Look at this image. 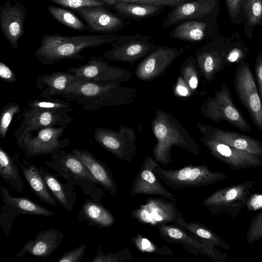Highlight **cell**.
<instances>
[{"label": "cell", "instance_id": "1", "mask_svg": "<svg viewBox=\"0 0 262 262\" xmlns=\"http://www.w3.org/2000/svg\"><path fill=\"white\" fill-rule=\"evenodd\" d=\"M119 35L100 34L64 36L60 34L43 35L34 54L42 64L52 65L63 59L83 60L81 52L89 48H97L114 42Z\"/></svg>", "mask_w": 262, "mask_h": 262}, {"label": "cell", "instance_id": "2", "mask_svg": "<svg viewBox=\"0 0 262 262\" xmlns=\"http://www.w3.org/2000/svg\"><path fill=\"white\" fill-rule=\"evenodd\" d=\"M60 96L67 101L82 105L84 110L94 112L105 106L130 103L138 97L136 89L96 83L81 77Z\"/></svg>", "mask_w": 262, "mask_h": 262}, {"label": "cell", "instance_id": "3", "mask_svg": "<svg viewBox=\"0 0 262 262\" xmlns=\"http://www.w3.org/2000/svg\"><path fill=\"white\" fill-rule=\"evenodd\" d=\"M151 129L157 143L153 148L154 159L164 166L172 162L171 149L177 146L195 155L200 148L188 130L170 113L158 109L151 120Z\"/></svg>", "mask_w": 262, "mask_h": 262}, {"label": "cell", "instance_id": "4", "mask_svg": "<svg viewBox=\"0 0 262 262\" xmlns=\"http://www.w3.org/2000/svg\"><path fill=\"white\" fill-rule=\"evenodd\" d=\"M51 155L52 161L46 162V164L58 173L57 177L70 185L79 186L84 196L102 203L103 190L97 186L96 179L75 154L60 149Z\"/></svg>", "mask_w": 262, "mask_h": 262}, {"label": "cell", "instance_id": "5", "mask_svg": "<svg viewBox=\"0 0 262 262\" xmlns=\"http://www.w3.org/2000/svg\"><path fill=\"white\" fill-rule=\"evenodd\" d=\"M154 172L165 185L176 190L208 186L227 178L224 172L210 170L206 164H189L178 169H166L158 164Z\"/></svg>", "mask_w": 262, "mask_h": 262}, {"label": "cell", "instance_id": "6", "mask_svg": "<svg viewBox=\"0 0 262 262\" xmlns=\"http://www.w3.org/2000/svg\"><path fill=\"white\" fill-rule=\"evenodd\" d=\"M201 114L210 121H225L242 133H251V127L233 102L231 92L223 83L213 97H209L200 107Z\"/></svg>", "mask_w": 262, "mask_h": 262}, {"label": "cell", "instance_id": "7", "mask_svg": "<svg viewBox=\"0 0 262 262\" xmlns=\"http://www.w3.org/2000/svg\"><path fill=\"white\" fill-rule=\"evenodd\" d=\"M257 181H247L219 189L202 201V205L214 215L228 213L235 218L251 194L253 186Z\"/></svg>", "mask_w": 262, "mask_h": 262}, {"label": "cell", "instance_id": "8", "mask_svg": "<svg viewBox=\"0 0 262 262\" xmlns=\"http://www.w3.org/2000/svg\"><path fill=\"white\" fill-rule=\"evenodd\" d=\"M157 228L161 238L170 244H180L189 253L207 256L215 262L226 261L227 253L222 252L212 243L197 237L184 228L172 224L160 225Z\"/></svg>", "mask_w": 262, "mask_h": 262}, {"label": "cell", "instance_id": "9", "mask_svg": "<svg viewBox=\"0 0 262 262\" xmlns=\"http://www.w3.org/2000/svg\"><path fill=\"white\" fill-rule=\"evenodd\" d=\"M66 128V125L52 126L28 133L17 144L27 158L52 154L70 144L68 138L60 139Z\"/></svg>", "mask_w": 262, "mask_h": 262}, {"label": "cell", "instance_id": "10", "mask_svg": "<svg viewBox=\"0 0 262 262\" xmlns=\"http://www.w3.org/2000/svg\"><path fill=\"white\" fill-rule=\"evenodd\" d=\"M175 203L162 198H148L131 212L134 219L150 226L172 224L180 228L186 221Z\"/></svg>", "mask_w": 262, "mask_h": 262}, {"label": "cell", "instance_id": "11", "mask_svg": "<svg viewBox=\"0 0 262 262\" xmlns=\"http://www.w3.org/2000/svg\"><path fill=\"white\" fill-rule=\"evenodd\" d=\"M233 83L241 103L248 111L256 128L262 130V104L252 71L247 62L243 61L237 66Z\"/></svg>", "mask_w": 262, "mask_h": 262}, {"label": "cell", "instance_id": "12", "mask_svg": "<svg viewBox=\"0 0 262 262\" xmlns=\"http://www.w3.org/2000/svg\"><path fill=\"white\" fill-rule=\"evenodd\" d=\"M151 37L135 33L119 35L112 43V48L105 51L103 56L113 62H123L134 65L146 57L157 47Z\"/></svg>", "mask_w": 262, "mask_h": 262}, {"label": "cell", "instance_id": "13", "mask_svg": "<svg viewBox=\"0 0 262 262\" xmlns=\"http://www.w3.org/2000/svg\"><path fill=\"white\" fill-rule=\"evenodd\" d=\"M94 138L104 149L128 163L137 155L135 131L129 126L121 124L117 131L98 127L94 131Z\"/></svg>", "mask_w": 262, "mask_h": 262}, {"label": "cell", "instance_id": "14", "mask_svg": "<svg viewBox=\"0 0 262 262\" xmlns=\"http://www.w3.org/2000/svg\"><path fill=\"white\" fill-rule=\"evenodd\" d=\"M67 72L88 80L102 84H117L128 82L134 74L123 68L112 66L101 56H91L87 62Z\"/></svg>", "mask_w": 262, "mask_h": 262}, {"label": "cell", "instance_id": "15", "mask_svg": "<svg viewBox=\"0 0 262 262\" xmlns=\"http://www.w3.org/2000/svg\"><path fill=\"white\" fill-rule=\"evenodd\" d=\"M1 196L3 205L0 210V226L8 236L12 223L18 215L29 214L51 216L56 213L27 197L12 196L9 190L1 187Z\"/></svg>", "mask_w": 262, "mask_h": 262}, {"label": "cell", "instance_id": "16", "mask_svg": "<svg viewBox=\"0 0 262 262\" xmlns=\"http://www.w3.org/2000/svg\"><path fill=\"white\" fill-rule=\"evenodd\" d=\"M188 47L157 46L151 53L139 61L135 70L136 76L141 81H149L163 75Z\"/></svg>", "mask_w": 262, "mask_h": 262}, {"label": "cell", "instance_id": "17", "mask_svg": "<svg viewBox=\"0 0 262 262\" xmlns=\"http://www.w3.org/2000/svg\"><path fill=\"white\" fill-rule=\"evenodd\" d=\"M20 126L15 129L14 135L17 143L28 133L52 126L68 125L74 119L67 113L39 110L25 107L20 113Z\"/></svg>", "mask_w": 262, "mask_h": 262}, {"label": "cell", "instance_id": "18", "mask_svg": "<svg viewBox=\"0 0 262 262\" xmlns=\"http://www.w3.org/2000/svg\"><path fill=\"white\" fill-rule=\"evenodd\" d=\"M200 139L213 157L233 170H239L262 166V158L259 157L212 139L204 136Z\"/></svg>", "mask_w": 262, "mask_h": 262}, {"label": "cell", "instance_id": "19", "mask_svg": "<svg viewBox=\"0 0 262 262\" xmlns=\"http://www.w3.org/2000/svg\"><path fill=\"white\" fill-rule=\"evenodd\" d=\"M27 9L17 0L12 3L6 0L0 7V27L5 37L15 49H18V41L24 33Z\"/></svg>", "mask_w": 262, "mask_h": 262}, {"label": "cell", "instance_id": "20", "mask_svg": "<svg viewBox=\"0 0 262 262\" xmlns=\"http://www.w3.org/2000/svg\"><path fill=\"white\" fill-rule=\"evenodd\" d=\"M196 127L202 136L219 141L262 158V142L252 136L200 122L196 123Z\"/></svg>", "mask_w": 262, "mask_h": 262}, {"label": "cell", "instance_id": "21", "mask_svg": "<svg viewBox=\"0 0 262 262\" xmlns=\"http://www.w3.org/2000/svg\"><path fill=\"white\" fill-rule=\"evenodd\" d=\"M159 163L152 158H145L132 184L130 196L140 194L161 196L177 204L174 196L167 189L154 172Z\"/></svg>", "mask_w": 262, "mask_h": 262}, {"label": "cell", "instance_id": "22", "mask_svg": "<svg viewBox=\"0 0 262 262\" xmlns=\"http://www.w3.org/2000/svg\"><path fill=\"white\" fill-rule=\"evenodd\" d=\"M73 10L84 20L91 32L114 34L125 26L123 19L103 6L84 7Z\"/></svg>", "mask_w": 262, "mask_h": 262}, {"label": "cell", "instance_id": "23", "mask_svg": "<svg viewBox=\"0 0 262 262\" xmlns=\"http://www.w3.org/2000/svg\"><path fill=\"white\" fill-rule=\"evenodd\" d=\"M216 0H189L168 12L162 27L167 29L183 21L207 18L216 5Z\"/></svg>", "mask_w": 262, "mask_h": 262}, {"label": "cell", "instance_id": "24", "mask_svg": "<svg viewBox=\"0 0 262 262\" xmlns=\"http://www.w3.org/2000/svg\"><path fill=\"white\" fill-rule=\"evenodd\" d=\"M65 234L54 228L40 231L34 240L28 241L15 254L22 257L26 253L47 259L59 246Z\"/></svg>", "mask_w": 262, "mask_h": 262}, {"label": "cell", "instance_id": "25", "mask_svg": "<svg viewBox=\"0 0 262 262\" xmlns=\"http://www.w3.org/2000/svg\"><path fill=\"white\" fill-rule=\"evenodd\" d=\"M226 53L220 51L212 43L196 50L194 58L197 66L208 82L213 80L216 74L228 66Z\"/></svg>", "mask_w": 262, "mask_h": 262}, {"label": "cell", "instance_id": "26", "mask_svg": "<svg viewBox=\"0 0 262 262\" xmlns=\"http://www.w3.org/2000/svg\"><path fill=\"white\" fill-rule=\"evenodd\" d=\"M72 152L84 163L98 184L114 197L117 193V187L113 173L108 166L98 160L88 149L75 148Z\"/></svg>", "mask_w": 262, "mask_h": 262}, {"label": "cell", "instance_id": "27", "mask_svg": "<svg viewBox=\"0 0 262 262\" xmlns=\"http://www.w3.org/2000/svg\"><path fill=\"white\" fill-rule=\"evenodd\" d=\"M80 78L68 72L54 71L50 74L38 75L35 85L37 89L42 90L39 96L49 99L63 94L72 83Z\"/></svg>", "mask_w": 262, "mask_h": 262}, {"label": "cell", "instance_id": "28", "mask_svg": "<svg viewBox=\"0 0 262 262\" xmlns=\"http://www.w3.org/2000/svg\"><path fill=\"white\" fill-rule=\"evenodd\" d=\"M77 220L99 228L110 227L115 221L114 215L107 208L88 197H86L82 205Z\"/></svg>", "mask_w": 262, "mask_h": 262}, {"label": "cell", "instance_id": "29", "mask_svg": "<svg viewBox=\"0 0 262 262\" xmlns=\"http://www.w3.org/2000/svg\"><path fill=\"white\" fill-rule=\"evenodd\" d=\"M39 170L48 189L64 209L70 213L73 209L77 194L73 185L60 182L57 176L49 172L46 168L38 166Z\"/></svg>", "mask_w": 262, "mask_h": 262}, {"label": "cell", "instance_id": "30", "mask_svg": "<svg viewBox=\"0 0 262 262\" xmlns=\"http://www.w3.org/2000/svg\"><path fill=\"white\" fill-rule=\"evenodd\" d=\"M19 165L24 178L32 192L41 201L52 206L57 207V203L50 193L41 173L38 166L23 159Z\"/></svg>", "mask_w": 262, "mask_h": 262}, {"label": "cell", "instance_id": "31", "mask_svg": "<svg viewBox=\"0 0 262 262\" xmlns=\"http://www.w3.org/2000/svg\"><path fill=\"white\" fill-rule=\"evenodd\" d=\"M207 18L186 20L174 26L169 36L174 39L191 43L201 42L208 37L210 24Z\"/></svg>", "mask_w": 262, "mask_h": 262}, {"label": "cell", "instance_id": "32", "mask_svg": "<svg viewBox=\"0 0 262 262\" xmlns=\"http://www.w3.org/2000/svg\"><path fill=\"white\" fill-rule=\"evenodd\" d=\"M19 154L12 155L0 147V175L3 181L12 189L23 192L24 183L19 174Z\"/></svg>", "mask_w": 262, "mask_h": 262}, {"label": "cell", "instance_id": "33", "mask_svg": "<svg viewBox=\"0 0 262 262\" xmlns=\"http://www.w3.org/2000/svg\"><path fill=\"white\" fill-rule=\"evenodd\" d=\"M112 6L115 11L133 19H141L157 16L165 8L161 6L119 1L116 2Z\"/></svg>", "mask_w": 262, "mask_h": 262}, {"label": "cell", "instance_id": "34", "mask_svg": "<svg viewBox=\"0 0 262 262\" xmlns=\"http://www.w3.org/2000/svg\"><path fill=\"white\" fill-rule=\"evenodd\" d=\"M182 228L187 230L198 237L212 243L215 247L226 250L230 249V245L225 240L199 221L189 222L186 221Z\"/></svg>", "mask_w": 262, "mask_h": 262}, {"label": "cell", "instance_id": "35", "mask_svg": "<svg viewBox=\"0 0 262 262\" xmlns=\"http://www.w3.org/2000/svg\"><path fill=\"white\" fill-rule=\"evenodd\" d=\"M49 13L62 25L79 31H89L88 25L74 13L64 8L49 5L47 7Z\"/></svg>", "mask_w": 262, "mask_h": 262}, {"label": "cell", "instance_id": "36", "mask_svg": "<svg viewBox=\"0 0 262 262\" xmlns=\"http://www.w3.org/2000/svg\"><path fill=\"white\" fill-rule=\"evenodd\" d=\"M180 74L191 92H194L198 89L200 76H202L194 57L191 56L183 61L181 64Z\"/></svg>", "mask_w": 262, "mask_h": 262}, {"label": "cell", "instance_id": "37", "mask_svg": "<svg viewBox=\"0 0 262 262\" xmlns=\"http://www.w3.org/2000/svg\"><path fill=\"white\" fill-rule=\"evenodd\" d=\"M27 107L32 109L69 113L74 110L71 103L57 98L33 100L27 101Z\"/></svg>", "mask_w": 262, "mask_h": 262}, {"label": "cell", "instance_id": "38", "mask_svg": "<svg viewBox=\"0 0 262 262\" xmlns=\"http://www.w3.org/2000/svg\"><path fill=\"white\" fill-rule=\"evenodd\" d=\"M131 242L140 251L163 255H172L173 251L168 247H159L140 234H138L131 239Z\"/></svg>", "mask_w": 262, "mask_h": 262}, {"label": "cell", "instance_id": "39", "mask_svg": "<svg viewBox=\"0 0 262 262\" xmlns=\"http://www.w3.org/2000/svg\"><path fill=\"white\" fill-rule=\"evenodd\" d=\"M20 112V105L14 102H8L3 107L0 118V137L2 139L6 137L14 116Z\"/></svg>", "mask_w": 262, "mask_h": 262}, {"label": "cell", "instance_id": "40", "mask_svg": "<svg viewBox=\"0 0 262 262\" xmlns=\"http://www.w3.org/2000/svg\"><path fill=\"white\" fill-rule=\"evenodd\" d=\"M133 258V255L127 248L120 250L117 253L110 252L104 253L101 249V246H98L96 256L92 262H122Z\"/></svg>", "mask_w": 262, "mask_h": 262}, {"label": "cell", "instance_id": "41", "mask_svg": "<svg viewBox=\"0 0 262 262\" xmlns=\"http://www.w3.org/2000/svg\"><path fill=\"white\" fill-rule=\"evenodd\" d=\"M246 237L249 244L262 238V209L251 219Z\"/></svg>", "mask_w": 262, "mask_h": 262}, {"label": "cell", "instance_id": "42", "mask_svg": "<svg viewBox=\"0 0 262 262\" xmlns=\"http://www.w3.org/2000/svg\"><path fill=\"white\" fill-rule=\"evenodd\" d=\"M245 11L249 25H258L262 19L261 0H247Z\"/></svg>", "mask_w": 262, "mask_h": 262}, {"label": "cell", "instance_id": "43", "mask_svg": "<svg viewBox=\"0 0 262 262\" xmlns=\"http://www.w3.org/2000/svg\"><path fill=\"white\" fill-rule=\"evenodd\" d=\"M50 1L72 9L84 7L103 6L105 3L103 0H50Z\"/></svg>", "mask_w": 262, "mask_h": 262}, {"label": "cell", "instance_id": "44", "mask_svg": "<svg viewBox=\"0 0 262 262\" xmlns=\"http://www.w3.org/2000/svg\"><path fill=\"white\" fill-rule=\"evenodd\" d=\"M108 5H113L116 2H134L144 4L173 8L189 0H103Z\"/></svg>", "mask_w": 262, "mask_h": 262}, {"label": "cell", "instance_id": "45", "mask_svg": "<svg viewBox=\"0 0 262 262\" xmlns=\"http://www.w3.org/2000/svg\"><path fill=\"white\" fill-rule=\"evenodd\" d=\"M86 245L82 244L77 248L64 252L58 262H80L85 253Z\"/></svg>", "mask_w": 262, "mask_h": 262}, {"label": "cell", "instance_id": "46", "mask_svg": "<svg viewBox=\"0 0 262 262\" xmlns=\"http://www.w3.org/2000/svg\"><path fill=\"white\" fill-rule=\"evenodd\" d=\"M191 91L183 80L182 77L179 75L178 77L174 86V93L178 97H186L190 96Z\"/></svg>", "mask_w": 262, "mask_h": 262}, {"label": "cell", "instance_id": "47", "mask_svg": "<svg viewBox=\"0 0 262 262\" xmlns=\"http://www.w3.org/2000/svg\"><path fill=\"white\" fill-rule=\"evenodd\" d=\"M0 78L2 80L9 83H14L17 80L13 70L2 61L0 62Z\"/></svg>", "mask_w": 262, "mask_h": 262}, {"label": "cell", "instance_id": "48", "mask_svg": "<svg viewBox=\"0 0 262 262\" xmlns=\"http://www.w3.org/2000/svg\"><path fill=\"white\" fill-rule=\"evenodd\" d=\"M255 74L258 85V93L262 104V52L257 56L256 59Z\"/></svg>", "mask_w": 262, "mask_h": 262}, {"label": "cell", "instance_id": "49", "mask_svg": "<svg viewBox=\"0 0 262 262\" xmlns=\"http://www.w3.org/2000/svg\"><path fill=\"white\" fill-rule=\"evenodd\" d=\"M244 52L239 48H234L226 53L227 65L230 63L243 61L242 60L245 57Z\"/></svg>", "mask_w": 262, "mask_h": 262}, {"label": "cell", "instance_id": "50", "mask_svg": "<svg viewBox=\"0 0 262 262\" xmlns=\"http://www.w3.org/2000/svg\"><path fill=\"white\" fill-rule=\"evenodd\" d=\"M246 206L248 211L256 210L262 208V195L251 194L247 202Z\"/></svg>", "mask_w": 262, "mask_h": 262}, {"label": "cell", "instance_id": "51", "mask_svg": "<svg viewBox=\"0 0 262 262\" xmlns=\"http://www.w3.org/2000/svg\"><path fill=\"white\" fill-rule=\"evenodd\" d=\"M241 0H226V4L230 15L235 17L239 12Z\"/></svg>", "mask_w": 262, "mask_h": 262}]
</instances>
